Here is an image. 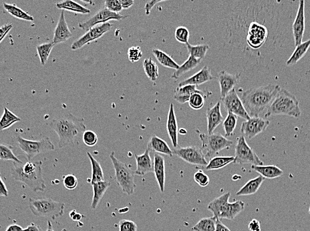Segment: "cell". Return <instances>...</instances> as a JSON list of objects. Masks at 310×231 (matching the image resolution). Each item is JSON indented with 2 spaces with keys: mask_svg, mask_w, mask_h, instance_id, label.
<instances>
[{
  "mask_svg": "<svg viewBox=\"0 0 310 231\" xmlns=\"http://www.w3.org/2000/svg\"><path fill=\"white\" fill-rule=\"evenodd\" d=\"M305 2L304 0H301L299 2L298 10L293 26V37H294L295 46H299L302 43L304 37V32H305Z\"/></svg>",
  "mask_w": 310,
  "mask_h": 231,
  "instance_id": "obj_17",
  "label": "cell"
},
{
  "mask_svg": "<svg viewBox=\"0 0 310 231\" xmlns=\"http://www.w3.org/2000/svg\"><path fill=\"white\" fill-rule=\"evenodd\" d=\"M82 140L86 146L93 147L98 142V136L92 131H86L82 135Z\"/></svg>",
  "mask_w": 310,
  "mask_h": 231,
  "instance_id": "obj_46",
  "label": "cell"
},
{
  "mask_svg": "<svg viewBox=\"0 0 310 231\" xmlns=\"http://www.w3.org/2000/svg\"><path fill=\"white\" fill-rule=\"evenodd\" d=\"M179 133L182 134V135H186V133H187V131L184 130V129H182V130L179 131Z\"/></svg>",
  "mask_w": 310,
  "mask_h": 231,
  "instance_id": "obj_62",
  "label": "cell"
},
{
  "mask_svg": "<svg viewBox=\"0 0 310 231\" xmlns=\"http://www.w3.org/2000/svg\"><path fill=\"white\" fill-rule=\"evenodd\" d=\"M207 121V132L212 134L219 125L223 122L225 117L221 114V102L218 101L214 106L208 108L206 113Z\"/></svg>",
  "mask_w": 310,
  "mask_h": 231,
  "instance_id": "obj_19",
  "label": "cell"
},
{
  "mask_svg": "<svg viewBox=\"0 0 310 231\" xmlns=\"http://www.w3.org/2000/svg\"><path fill=\"white\" fill-rule=\"evenodd\" d=\"M88 157L91 161V166H92V179H91V184L96 183V182H103L105 181L104 177V172L101 165L92 155V154L87 152Z\"/></svg>",
  "mask_w": 310,
  "mask_h": 231,
  "instance_id": "obj_33",
  "label": "cell"
},
{
  "mask_svg": "<svg viewBox=\"0 0 310 231\" xmlns=\"http://www.w3.org/2000/svg\"><path fill=\"white\" fill-rule=\"evenodd\" d=\"M309 213L310 214V208H309Z\"/></svg>",
  "mask_w": 310,
  "mask_h": 231,
  "instance_id": "obj_63",
  "label": "cell"
},
{
  "mask_svg": "<svg viewBox=\"0 0 310 231\" xmlns=\"http://www.w3.org/2000/svg\"><path fill=\"white\" fill-rule=\"evenodd\" d=\"M160 1H148V2L146 3L145 7V13H146V15H149L150 13V11H151L152 8L155 6V5L157 4V3H161Z\"/></svg>",
  "mask_w": 310,
  "mask_h": 231,
  "instance_id": "obj_55",
  "label": "cell"
},
{
  "mask_svg": "<svg viewBox=\"0 0 310 231\" xmlns=\"http://www.w3.org/2000/svg\"><path fill=\"white\" fill-rule=\"evenodd\" d=\"M166 132L175 148H179L178 145V123L173 103L170 104L168 109L167 121H166Z\"/></svg>",
  "mask_w": 310,
  "mask_h": 231,
  "instance_id": "obj_20",
  "label": "cell"
},
{
  "mask_svg": "<svg viewBox=\"0 0 310 231\" xmlns=\"http://www.w3.org/2000/svg\"><path fill=\"white\" fill-rule=\"evenodd\" d=\"M0 196L5 197V198L8 196V189L3 182L1 173H0Z\"/></svg>",
  "mask_w": 310,
  "mask_h": 231,
  "instance_id": "obj_54",
  "label": "cell"
},
{
  "mask_svg": "<svg viewBox=\"0 0 310 231\" xmlns=\"http://www.w3.org/2000/svg\"><path fill=\"white\" fill-rule=\"evenodd\" d=\"M248 229L250 231H261L260 222L254 218L249 223Z\"/></svg>",
  "mask_w": 310,
  "mask_h": 231,
  "instance_id": "obj_53",
  "label": "cell"
},
{
  "mask_svg": "<svg viewBox=\"0 0 310 231\" xmlns=\"http://www.w3.org/2000/svg\"><path fill=\"white\" fill-rule=\"evenodd\" d=\"M134 157L137 162V169L134 171L136 175L144 176L153 172V161L150 157V151L148 148L142 155L134 154Z\"/></svg>",
  "mask_w": 310,
  "mask_h": 231,
  "instance_id": "obj_24",
  "label": "cell"
},
{
  "mask_svg": "<svg viewBox=\"0 0 310 231\" xmlns=\"http://www.w3.org/2000/svg\"><path fill=\"white\" fill-rule=\"evenodd\" d=\"M235 159L234 164H250L255 166L264 165L257 154L247 144L244 136L241 135L237 139L235 148Z\"/></svg>",
  "mask_w": 310,
  "mask_h": 231,
  "instance_id": "obj_10",
  "label": "cell"
},
{
  "mask_svg": "<svg viewBox=\"0 0 310 231\" xmlns=\"http://www.w3.org/2000/svg\"><path fill=\"white\" fill-rule=\"evenodd\" d=\"M57 8L61 10H67L69 12H74L82 14H88L91 13V11L87 8H84L82 5L71 1V0H66V1H61L56 3Z\"/></svg>",
  "mask_w": 310,
  "mask_h": 231,
  "instance_id": "obj_34",
  "label": "cell"
},
{
  "mask_svg": "<svg viewBox=\"0 0 310 231\" xmlns=\"http://www.w3.org/2000/svg\"><path fill=\"white\" fill-rule=\"evenodd\" d=\"M119 231H137V224L130 220L123 219L118 223Z\"/></svg>",
  "mask_w": 310,
  "mask_h": 231,
  "instance_id": "obj_50",
  "label": "cell"
},
{
  "mask_svg": "<svg viewBox=\"0 0 310 231\" xmlns=\"http://www.w3.org/2000/svg\"><path fill=\"white\" fill-rule=\"evenodd\" d=\"M201 62V60H197L194 57L189 56L187 60L182 66H179L178 69L175 70V72L172 75L171 78L173 79V80H177L182 75H184V73L189 72V71L195 69V67L200 65Z\"/></svg>",
  "mask_w": 310,
  "mask_h": 231,
  "instance_id": "obj_32",
  "label": "cell"
},
{
  "mask_svg": "<svg viewBox=\"0 0 310 231\" xmlns=\"http://www.w3.org/2000/svg\"><path fill=\"white\" fill-rule=\"evenodd\" d=\"M280 88L278 85L269 84L243 91L240 99L250 117L265 115Z\"/></svg>",
  "mask_w": 310,
  "mask_h": 231,
  "instance_id": "obj_1",
  "label": "cell"
},
{
  "mask_svg": "<svg viewBox=\"0 0 310 231\" xmlns=\"http://www.w3.org/2000/svg\"><path fill=\"white\" fill-rule=\"evenodd\" d=\"M54 46H55V44L53 42L45 43V44L37 46V55H38L42 65L44 66L47 62Z\"/></svg>",
  "mask_w": 310,
  "mask_h": 231,
  "instance_id": "obj_44",
  "label": "cell"
},
{
  "mask_svg": "<svg viewBox=\"0 0 310 231\" xmlns=\"http://www.w3.org/2000/svg\"><path fill=\"white\" fill-rule=\"evenodd\" d=\"M24 229L18 225H12L9 226L5 231H23Z\"/></svg>",
  "mask_w": 310,
  "mask_h": 231,
  "instance_id": "obj_60",
  "label": "cell"
},
{
  "mask_svg": "<svg viewBox=\"0 0 310 231\" xmlns=\"http://www.w3.org/2000/svg\"><path fill=\"white\" fill-rule=\"evenodd\" d=\"M110 158L115 171L116 183L121 188L122 192L127 195H133L136 189L134 182L135 172L131 169L130 166L118 160L114 155V151L111 153Z\"/></svg>",
  "mask_w": 310,
  "mask_h": 231,
  "instance_id": "obj_7",
  "label": "cell"
},
{
  "mask_svg": "<svg viewBox=\"0 0 310 231\" xmlns=\"http://www.w3.org/2000/svg\"><path fill=\"white\" fill-rule=\"evenodd\" d=\"M201 141V149L205 151L206 159H212L214 155H218L220 151L224 149H228L234 144L232 141L227 139L221 134H205L196 130Z\"/></svg>",
  "mask_w": 310,
  "mask_h": 231,
  "instance_id": "obj_9",
  "label": "cell"
},
{
  "mask_svg": "<svg viewBox=\"0 0 310 231\" xmlns=\"http://www.w3.org/2000/svg\"><path fill=\"white\" fill-rule=\"evenodd\" d=\"M153 172L161 192H164L165 187V160L161 154L155 153L154 155Z\"/></svg>",
  "mask_w": 310,
  "mask_h": 231,
  "instance_id": "obj_22",
  "label": "cell"
},
{
  "mask_svg": "<svg viewBox=\"0 0 310 231\" xmlns=\"http://www.w3.org/2000/svg\"><path fill=\"white\" fill-rule=\"evenodd\" d=\"M265 179L262 176H258L255 178L252 179L248 181L236 193L237 196H250L255 194L257 192L258 190L261 187V184H262L263 182H264Z\"/></svg>",
  "mask_w": 310,
  "mask_h": 231,
  "instance_id": "obj_27",
  "label": "cell"
},
{
  "mask_svg": "<svg viewBox=\"0 0 310 231\" xmlns=\"http://www.w3.org/2000/svg\"><path fill=\"white\" fill-rule=\"evenodd\" d=\"M217 218L212 217L202 218L192 227L193 231H216Z\"/></svg>",
  "mask_w": 310,
  "mask_h": 231,
  "instance_id": "obj_39",
  "label": "cell"
},
{
  "mask_svg": "<svg viewBox=\"0 0 310 231\" xmlns=\"http://www.w3.org/2000/svg\"><path fill=\"white\" fill-rule=\"evenodd\" d=\"M147 148L150 151L155 152L161 155H167L171 157L173 156V150L168 146L167 143L156 135L150 137L148 142Z\"/></svg>",
  "mask_w": 310,
  "mask_h": 231,
  "instance_id": "obj_25",
  "label": "cell"
},
{
  "mask_svg": "<svg viewBox=\"0 0 310 231\" xmlns=\"http://www.w3.org/2000/svg\"><path fill=\"white\" fill-rule=\"evenodd\" d=\"M69 215L72 218V219L75 221H80L84 216L81 214H79V213H77L76 210L72 211L70 213Z\"/></svg>",
  "mask_w": 310,
  "mask_h": 231,
  "instance_id": "obj_57",
  "label": "cell"
},
{
  "mask_svg": "<svg viewBox=\"0 0 310 231\" xmlns=\"http://www.w3.org/2000/svg\"><path fill=\"white\" fill-rule=\"evenodd\" d=\"M14 148L9 145L0 142V160L12 161L17 164H22L13 152Z\"/></svg>",
  "mask_w": 310,
  "mask_h": 231,
  "instance_id": "obj_41",
  "label": "cell"
},
{
  "mask_svg": "<svg viewBox=\"0 0 310 231\" xmlns=\"http://www.w3.org/2000/svg\"><path fill=\"white\" fill-rule=\"evenodd\" d=\"M105 6V8L115 14H118L123 10L120 0H107Z\"/></svg>",
  "mask_w": 310,
  "mask_h": 231,
  "instance_id": "obj_51",
  "label": "cell"
},
{
  "mask_svg": "<svg viewBox=\"0 0 310 231\" xmlns=\"http://www.w3.org/2000/svg\"><path fill=\"white\" fill-rule=\"evenodd\" d=\"M21 121V119L8 108L3 107V114L0 119V132L8 129L14 123Z\"/></svg>",
  "mask_w": 310,
  "mask_h": 231,
  "instance_id": "obj_36",
  "label": "cell"
},
{
  "mask_svg": "<svg viewBox=\"0 0 310 231\" xmlns=\"http://www.w3.org/2000/svg\"><path fill=\"white\" fill-rule=\"evenodd\" d=\"M238 117L232 113H228L226 118L224 119L223 128L225 132V137L234 135V131L236 130L237 123Z\"/></svg>",
  "mask_w": 310,
  "mask_h": 231,
  "instance_id": "obj_43",
  "label": "cell"
},
{
  "mask_svg": "<svg viewBox=\"0 0 310 231\" xmlns=\"http://www.w3.org/2000/svg\"><path fill=\"white\" fill-rule=\"evenodd\" d=\"M3 5L5 10L11 16H14L16 18L28 21H34V17L32 16L29 15L27 12L16 6L15 4H10V3L3 2Z\"/></svg>",
  "mask_w": 310,
  "mask_h": 231,
  "instance_id": "obj_37",
  "label": "cell"
},
{
  "mask_svg": "<svg viewBox=\"0 0 310 231\" xmlns=\"http://www.w3.org/2000/svg\"><path fill=\"white\" fill-rule=\"evenodd\" d=\"M73 36V33L70 30L67 22H66L64 11L61 12L58 24L56 25L54 33L53 43L55 44L66 42Z\"/></svg>",
  "mask_w": 310,
  "mask_h": 231,
  "instance_id": "obj_21",
  "label": "cell"
},
{
  "mask_svg": "<svg viewBox=\"0 0 310 231\" xmlns=\"http://www.w3.org/2000/svg\"><path fill=\"white\" fill-rule=\"evenodd\" d=\"M14 141L30 161L39 154L55 149L53 142L48 137L42 138L39 140H28L21 137L18 132H16Z\"/></svg>",
  "mask_w": 310,
  "mask_h": 231,
  "instance_id": "obj_8",
  "label": "cell"
},
{
  "mask_svg": "<svg viewBox=\"0 0 310 231\" xmlns=\"http://www.w3.org/2000/svg\"><path fill=\"white\" fill-rule=\"evenodd\" d=\"M23 231H42L40 227L38 225H35V223H31V225H29L26 228L24 229Z\"/></svg>",
  "mask_w": 310,
  "mask_h": 231,
  "instance_id": "obj_59",
  "label": "cell"
},
{
  "mask_svg": "<svg viewBox=\"0 0 310 231\" xmlns=\"http://www.w3.org/2000/svg\"><path fill=\"white\" fill-rule=\"evenodd\" d=\"M239 73L231 74L225 71H220L218 75V81L220 86L221 99L225 98L229 93L235 89L240 81Z\"/></svg>",
  "mask_w": 310,
  "mask_h": 231,
  "instance_id": "obj_18",
  "label": "cell"
},
{
  "mask_svg": "<svg viewBox=\"0 0 310 231\" xmlns=\"http://www.w3.org/2000/svg\"><path fill=\"white\" fill-rule=\"evenodd\" d=\"M211 94L212 93L203 91L201 93L193 94L188 101L189 107L194 110H199V109H201L205 105L206 98Z\"/></svg>",
  "mask_w": 310,
  "mask_h": 231,
  "instance_id": "obj_40",
  "label": "cell"
},
{
  "mask_svg": "<svg viewBox=\"0 0 310 231\" xmlns=\"http://www.w3.org/2000/svg\"><path fill=\"white\" fill-rule=\"evenodd\" d=\"M143 51L141 48L137 47H131L128 50V60L130 62H137L141 60L143 57Z\"/></svg>",
  "mask_w": 310,
  "mask_h": 231,
  "instance_id": "obj_49",
  "label": "cell"
},
{
  "mask_svg": "<svg viewBox=\"0 0 310 231\" xmlns=\"http://www.w3.org/2000/svg\"><path fill=\"white\" fill-rule=\"evenodd\" d=\"M202 91L199 90L196 86L192 85L177 87L175 89V94H174V99L181 104L187 103L189 98L193 94L201 93Z\"/></svg>",
  "mask_w": 310,
  "mask_h": 231,
  "instance_id": "obj_26",
  "label": "cell"
},
{
  "mask_svg": "<svg viewBox=\"0 0 310 231\" xmlns=\"http://www.w3.org/2000/svg\"><path fill=\"white\" fill-rule=\"evenodd\" d=\"M246 44L251 49H260L268 40V28L259 21H246Z\"/></svg>",
  "mask_w": 310,
  "mask_h": 231,
  "instance_id": "obj_11",
  "label": "cell"
},
{
  "mask_svg": "<svg viewBox=\"0 0 310 231\" xmlns=\"http://www.w3.org/2000/svg\"><path fill=\"white\" fill-rule=\"evenodd\" d=\"M221 99L227 112L232 113L238 117L245 119V121L250 119V116L247 114L243 102L238 96L236 89H233L225 98Z\"/></svg>",
  "mask_w": 310,
  "mask_h": 231,
  "instance_id": "obj_15",
  "label": "cell"
},
{
  "mask_svg": "<svg viewBox=\"0 0 310 231\" xmlns=\"http://www.w3.org/2000/svg\"><path fill=\"white\" fill-rule=\"evenodd\" d=\"M216 231H231L219 219L217 220Z\"/></svg>",
  "mask_w": 310,
  "mask_h": 231,
  "instance_id": "obj_56",
  "label": "cell"
},
{
  "mask_svg": "<svg viewBox=\"0 0 310 231\" xmlns=\"http://www.w3.org/2000/svg\"><path fill=\"white\" fill-rule=\"evenodd\" d=\"M152 52L161 65L165 67L170 68V69H175V70L179 69L180 66L165 52L158 49H153L152 50Z\"/></svg>",
  "mask_w": 310,
  "mask_h": 231,
  "instance_id": "obj_31",
  "label": "cell"
},
{
  "mask_svg": "<svg viewBox=\"0 0 310 231\" xmlns=\"http://www.w3.org/2000/svg\"><path fill=\"white\" fill-rule=\"evenodd\" d=\"M231 193L227 192L219 198H215L208 205V210L211 211L217 219L225 218L234 220L245 209V203L238 200L234 203H229Z\"/></svg>",
  "mask_w": 310,
  "mask_h": 231,
  "instance_id": "obj_5",
  "label": "cell"
},
{
  "mask_svg": "<svg viewBox=\"0 0 310 231\" xmlns=\"http://www.w3.org/2000/svg\"><path fill=\"white\" fill-rule=\"evenodd\" d=\"M93 188V198L91 209H96L100 203V200L103 198L104 195L107 192V190L110 187V182L108 181L96 182L92 184Z\"/></svg>",
  "mask_w": 310,
  "mask_h": 231,
  "instance_id": "obj_28",
  "label": "cell"
},
{
  "mask_svg": "<svg viewBox=\"0 0 310 231\" xmlns=\"http://www.w3.org/2000/svg\"><path fill=\"white\" fill-rule=\"evenodd\" d=\"M112 26V24L107 22L105 23V24H100L93 27L92 28L90 29L89 31L84 33L80 38L73 42L71 46V49L73 50L80 49V48L84 47L85 45L90 44V43L94 42L96 39L100 38L105 33L110 31Z\"/></svg>",
  "mask_w": 310,
  "mask_h": 231,
  "instance_id": "obj_14",
  "label": "cell"
},
{
  "mask_svg": "<svg viewBox=\"0 0 310 231\" xmlns=\"http://www.w3.org/2000/svg\"><path fill=\"white\" fill-rule=\"evenodd\" d=\"M173 155L177 156L187 164L198 166H205L208 162L201 148L197 146H188L178 148L173 150Z\"/></svg>",
  "mask_w": 310,
  "mask_h": 231,
  "instance_id": "obj_12",
  "label": "cell"
},
{
  "mask_svg": "<svg viewBox=\"0 0 310 231\" xmlns=\"http://www.w3.org/2000/svg\"><path fill=\"white\" fill-rule=\"evenodd\" d=\"M188 52L189 56L194 57L197 60H202L205 58L207 52L209 49V46L207 44H201L198 46H192L188 43L187 44Z\"/></svg>",
  "mask_w": 310,
  "mask_h": 231,
  "instance_id": "obj_42",
  "label": "cell"
},
{
  "mask_svg": "<svg viewBox=\"0 0 310 231\" xmlns=\"http://www.w3.org/2000/svg\"><path fill=\"white\" fill-rule=\"evenodd\" d=\"M50 127L58 137L60 148L74 144L78 136L86 132L83 118L78 117L70 113L60 115L52 120Z\"/></svg>",
  "mask_w": 310,
  "mask_h": 231,
  "instance_id": "obj_2",
  "label": "cell"
},
{
  "mask_svg": "<svg viewBox=\"0 0 310 231\" xmlns=\"http://www.w3.org/2000/svg\"><path fill=\"white\" fill-rule=\"evenodd\" d=\"M193 180H194L197 184H198L201 187H207L208 184H209V182H210V179H209V176L201 170L195 173L194 176H193Z\"/></svg>",
  "mask_w": 310,
  "mask_h": 231,
  "instance_id": "obj_48",
  "label": "cell"
},
{
  "mask_svg": "<svg viewBox=\"0 0 310 231\" xmlns=\"http://www.w3.org/2000/svg\"><path fill=\"white\" fill-rule=\"evenodd\" d=\"M127 17L128 16H122L119 14L113 13L105 8L98 11L97 13L95 14L87 20L80 23L78 27L84 31L87 32L90 29L98 25L105 24L110 20L121 21Z\"/></svg>",
  "mask_w": 310,
  "mask_h": 231,
  "instance_id": "obj_13",
  "label": "cell"
},
{
  "mask_svg": "<svg viewBox=\"0 0 310 231\" xmlns=\"http://www.w3.org/2000/svg\"><path fill=\"white\" fill-rule=\"evenodd\" d=\"M175 37L179 42L182 43V44H187L189 43L190 37L189 30L185 27H178L175 30Z\"/></svg>",
  "mask_w": 310,
  "mask_h": 231,
  "instance_id": "obj_45",
  "label": "cell"
},
{
  "mask_svg": "<svg viewBox=\"0 0 310 231\" xmlns=\"http://www.w3.org/2000/svg\"><path fill=\"white\" fill-rule=\"evenodd\" d=\"M12 28H13L12 24H6L0 27V43L2 42L3 39L5 38Z\"/></svg>",
  "mask_w": 310,
  "mask_h": 231,
  "instance_id": "obj_52",
  "label": "cell"
},
{
  "mask_svg": "<svg viewBox=\"0 0 310 231\" xmlns=\"http://www.w3.org/2000/svg\"><path fill=\"white\" fill-rule=\"evenodd\" d=\"M214 79V77L211 74V69L207 66H204L198 72L195 73L193 76L186 79L179 83L178 87L182 86L192 85L197 87L202 84L210 82Z\"/></svg>",
  "mask_w": 310,
  "mask_h": 231,
  "instance_id": "obj_23",
  "label": "cell"
},
{
  "mask_svg": "<svg viewBox=\"0 0 310 231\" xmlns=\"http://www.w3.org/2000/svg\"><path fill=\"white\" fill-rule=\"evenodd\" d=\"M42 161H27L25 164L14 163L12 177L17 182L26 184L34 192H43L46 182L43 177Z\"/></svg>",
  "mask_w": 310,
  "mask_h": 231,
  "instance_id": "obj_3",
  "label": "cell"
},
{
  "mask_svg": "<svg viewBox=\"0 0 310 231\" xmlns=\"http://www.w3.org/2000/svg\"><path fill=\"white\" fill-rule=\"evenodd\" d=\"M281 115L295 118H299L302 115L300 102L296 97L281 87L265 114L264 117Z\"/></svg>",
  "mask_w": 310,
  "mask_h": 231,
  "instance_id": "obj_4",
  "label": "cell"
},
{
  "mask_svg": "<svg viewBox=\"0 0 310 231\" xmlns=\"http://www.w3.org/2000/svg\"><path fill=\"white\" fill-rule=\"evenodd\" d=\"M143 69L145 74L151 82H155L159 78V67L151 58L145 59L143 62Z\"/></svg>",
  "mask_w": 310,
  "mask_h": 231,
  "instance_id": "obj_38",
  "label": "cell"
},
{
  "mask_svg": "<svg viewBox=\"0 0 310 231\" xmlns=\"http://www.w3.org/2000/svg\"><path fill=\"white\" fill-rule=\"evenodd\" d=\"M46 231H55L53 228V225H52L51 221H48L47 229Z\"/></svg>",
  "mask_w": 310,
  "mask_h": 231,
  "instance_id": "obj_61",
  "label": "cell"
},
{
  "mask_svg": "<svg viewBox=\"0 0 310 231\" xmlns=\"http://www.w3.org/2000/svg\"><path fill=\"white\" fill-rule=\"evenodd\" d=\"M120 2H121L122 8L125 10L130 8L134 4V1L132 0H120Z\"/></svg>",
  "mask_w": 310,
  "mask_h": 231,
  "instance_id": "obj_58",
  "label": "cell"
},
{
  "mask_svg": "<svg viewBox=\"0 0 310 231\" xmlns=\"http://www.w3.org/2000/svg\"><path fill=\"white\" fill-rule=\"evenodd\" d=\"M310 47V39L296 46L291 57H290L289 60L287 61L286 65L288 66L295 65L306 54Z\"/></svg>",
  "mask_w": 310,
  "mask_h": 231,
  "instance_id": "obj_30",
  "label": "cell"
},
{
  "mask_svg": "<svg viewBox=\"0 0 310 231\" xmlns=\"http://www.w3.org/2000/svg\"><path fill=\"white\" fill-rule=\"evenodd\" d=\"M62 182H63L64 187L70 191L76 189L78 184L77 177L74 174L64 175L62 177Z\"/></svg>",
  "mask_w": 310,
  "mask_h": 231,
  "instance_id": "obj_47",
  "label": "cell"
},
{
  "mask_svg": "<svg viewBox=\"0 0 310 231\" xmlns=\"http://www.w3.org/2000/svg\"><path fill=\"white\" fill-rule=\"evenodd\" d=\"M29 207L35 216L55 219L63 215L65 204L50 198H30Z\"/></svg>",
  "mask_w": 310,
  "mask_h": 231,
  "instance_id": "obj_6",
  "label": "cell"
},
{
  "mask_svg": "<svg viewBox=\"0 0 310 231\" xmlns=\"http://www.w3.org/2000/svg\"><path fill=\"white\" fill-rule=\"evenodd\" d=\"M252 169L254 170L264 179L268 180H273L277 178L284 174V171L275 165L268 166H252Z\"/></svg>",
  "mask_w": 310,
  "mask_h": 231,
  "instance_id": "obj_29",
  "label": "cell"
},
{
  "mask_svg": "<svg viewBox=\"0 0 310 231\" xmlns=\"http://www.w3.org/2000/svg\"><path fill=\"white\" fill-rule=\"evenodd\" d=\"M270 124V121L264 118L251 117L250 119L242 123L241 132L247 139H252L266 130Z\"/></svg>",
  "mask_w": 310,
  "mask_h": 231,
  "instance_id": "obj_16",
  "label": "cell"
},
{
  "mask_svg": "<svg viewBox=\"0 0 310 231\" xmlns=\"http://www.w3.org/2000/svg\"><path fill=\"white\" fill-rule=\"evenodd\" d=\"M235 157H214L210 159L207 165L205 166V169L209 171L212 170H219L225 167L229 164L234 162Z\"/></svg>",
  "mask_w": 310,
  "mask_h": 231,
  "instance_id": "obj_35",
  "label": "cell"
}]
</instances>
